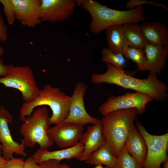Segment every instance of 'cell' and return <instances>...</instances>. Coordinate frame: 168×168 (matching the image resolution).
I'll list each match as a JSON object with an SVG mask.
<instances>
[{
  "label": "cell",
  "instance_id": "1",
  "mask_svg": "<svg viewBox=\"0 0 168 168\" xmlns=\"http://www.w3.org/2000/svg\"><path fill=\"white\" fill-rule=\"evenodd\" d=\"M106 67L104 73L91 75L93 83L98 84L106 83L133 90L146 94L157 101H164L168 99V86L158 78L156 75L149 72L147 78L140 79L130 76L124 70L110 64L107 63Z\"/></svg>",
  "mask_w": 168,
  "mask_h": 168
},
{
  "label": "cell",
  "instance_id": "2",
  "mask_svg": "<svg viewBox=\"0 0 168 168\" xmlns=\"http://www.w3.org/2000/svg\"><path fill=\"white\" fill-rule=\"evenodd\" d=\"M76 4L90 13L92 21L89 28L95 34L113 26L133 22L139 23L146 19L142 6L127 10H119L109 8L93 0H77Z\"/></svg>",
  "mask_w": 168,
  "mask_h": 168
},
{
  "label": "cell",
  "instance_id": "3",
  "mask_svg": "<svg viewBox=\"0 0 168 168\" xmlns=\"http://www.w3.org/2000/svg\"><path fill=\"white\" fill-rule=\"evenodd\" d=\"M138 114L136 108L121 109L107 114L101 119L103 135L115 157L121 152Z\"/></svg>",
  "mask_w": 168,
  "mask_h": 168
},
{
  "label": "cell",
  "instance_id": "4",
  "mask_svg": "<svg viewBox=\"0 0 168 168\" xmlns=\"http://www.w3.org/2000/svg\"><path fill=\"white\" fill-rule=\"evenodd\" d=\"M71 96L66 95L58 87L47 84L40 90L38 96L30 102H24L20 108L19 118L22 121L31 114L34 110L38 106L48 105L52 114L49 118L50 124L55 125L62 123L69 112Z\"/></svg>",
  "mask_w": 168,
  "mask_h": 168
},
{
  "label": "cell",
  "instance_id": "5",
  "mask_svg": "<svg viewBox=\"0 0 168 168\" xmlns=\"http://www.w3.org/2000/svg\"><path fill=\"white\" fill-rule=\"evenodd\" d=\"M49 118L47 108L42 106L37 108L25 119L20 133L26 146L33 148L38 144L40 148L46 149L53 145L54 142L48 133L50 125Z\"/></svg>",
  "mask_w": 168,
  "mask_h": 168
},
{
  "label": "cell",
  "instance_id": "6",
  "mask_svg": "<svg viewBox=\"0 0 168 168\" xmlns=\"http://www.w3.org/2000/svg\"><path fill=\"white\" fill-rule=\"evenodd\" d=\"M0 84L19 90L25 102H30L38 96L40 90L32 69L29 66L9 65L6 75L0 77Z\"/></svg>",
  "mask_w": 168,
  "mask_h": 168
},
{
  "label": "cell",
  "instance_id": "7",
  "mask_svg": "<svg viewBox=\"0 0 168 168\" xmlns=\"http://www.w3.org/2000/svg\"><path fill=\"white\" fill-rule=\"evenodd\" d=\"M138 130L143 138L147 146V154L142 164L143 168H161L162 163L168 160V133L161 135L149 133L138 121L136 123Z\"/></svg>",
  "mask_w": 168,
  "mask_h": 168
},
{
  "label": "cell",
  "instance_id": "8",
  "mask_svg": "<svg viewBox=\"0 0 168 168\" xmlns=\"http://www.w3.org/2000/svg\"><path fill=\"white\" fill-rule=\"evenodd\" d=\"M153 100L152 98L142 93L127 92L122 95L109 97L100 106L99 111L103 116L116 110L134 108L140 114L145 111L147 105Z\"/></svg>",
  "mask_w": 168,
  "mask_h": 168
},
{
  "label": "cell",
  "instance_id": "9",
  "mask_svg": "<svg viewBox=\"0 0 168 168\" xmlns=\"http://www.w3.org/2000/svg\"><path fill=\"white\" fill-rule=\"evenodd\" d=\"M87 88V85L82 82H79L76 84L71 96L68 114L63 122L84 126L89 124H94L99 121L90 115L86 110L84 97Z\"/></svg>",
  "mask_w": 168,
  "mask_h": 168
},
{
  "label": "cell",
  "instance_id": "10",
  "mask_svg": "<svg viewBox=\"0 0 168 168\" xmlns=\"http://www.w3.org/2000/svg\"><path fill=\"white\" fill-rule=\"evenodd\" d=\"M13 116L5 107L0 106V142L1 143L3 156L7 161L13 157L14 154L26 157L25 145L22 140L20 143L12 138L8 124H11Z\"/></svg>",
  "mask_w": 168,
  "mask_h": 168
},
{
  "label": "cell",
  "instance_id": "11",
  "mask_svg": "<svg viewBox=\"0 0 168 168\" xmlns=\"http://www.w3.org/2000/svg\"><path fill=\"white\" fill-rule=\"evenodd\" d=\"M76 5L74 0H41V21L55 23L65 21L72 14Z\"/></svg>",
  "mask_w": 168,
  "mask_h": 168
},
{
  "label": "cell",
  "instance_id": "12",
  "mask_svg": "<svg viewBox=\"0 0 168 168\" xmlns=\"http://www.w3.org/2000/svg\"><path fill=\"white\" fill-rule=\"evenodd\" d=\"M82 125L62 122L50 128L48 134L54 142L60 147L73 146L79 142L84 130Z\"/></svg>",
  "mask_w": 168,
  "mask_h": 168
},
{
  "label": "cell",
  "instance_id": "13",
  "mask_svg": "<svg viewBox=\"0 0 168 168\" xmlns=\"http://www.w3.org/2000/svg\"><path fill=\"white\" fill-rule=\"evenodd\" d=\"M16 18L24 26L33 27L41 23V0H10Z\"/></svg>",
  "mask_w": 168,
  "mask_h": 168
},
{
  "label": "cell",
  "instance_id": "14",
  "mask_svg": "<svg viewBox=\"0 0 168 168\" xmlns=\"http://www.w3.org/2000/svg\"><path fill=\"white\" fill-rule=\"evenodd\" d=\"M79 142L84 146L83 153L79 160L85 161L93 152L106 143L102 132L101 120L92 125H88L86 131L83 133Z\"/></svg>",
  "mask_w": 168,
  "mask_h": 168
},
{
  "label": "cell",
  "instance_id": "15",
  "mask_svg": "<svg viewBox=\"0 0 168 168\" xmlns=\"http://www.w3.org/2000/svg\"><path fill=\"white\" fill-rule=\"evenodd\" d=\"M84 146L79 142L72 147L65 149L49 151L48 149L40 148L33 154L32 157L38 164L49 160L60 161L64 159L75 158L79 160L84 151Z\"/></svg>",
  "mask_w": 168,
  "mask_h": 168
},
{
  "label": "cell",
  "instance_id": "16",
  "mask_svg": "<svg viewBox=\"0 0 168 168\" xmlns=\"http://www.w3.org/2000/svg\"><path fill=\"white\" fill-rule=\"evenodd\" d=\"M144 51L150 68L149 72L160 75L168 57V45L160 46L148 44Z\"/></svg>",
  "mask_w": 168,
  "mask_h": 168
},
{
  "label": "cell",
  "instance_id": "17",
  "mask_svg": "<svg viewBox=\"0 0 168 168\" xmlns=\"http://www.w3.org/2000/svg\"><path fill=\"white\" fill-rule=\"evenodd\" d=\"M140 26L144 36L149 44L160 46L168 45V30L163 24L150 21L143 23Z\"/></svg>",
  "mask_w": 168,
  "mask_h": 168
},
{
  "label": "cell",
  "instance_id": "18",
  "mask_svg": "<svg viewBox=\"0 0 168 168\" xmlns=\"http://www.w3.org/2000/svg\"><path fill=\"white\" fill-rule=\"evenodd\" d=\"M124 146L128 152L142 165L146 157L147 148L143 138L134 125L131 130Z\"/></svg>",
  "mask_w": 168,
  "mask_h": 168
},
{
  "label": "cell",
  "instance_id": "19",
  "mask_svg": "<svg viewBox=\"0 0 168 168\" xmlns=\"http://www.w3.org/2000/svg\"><path fill=\"white\" fill-rule=\"evenodd\" d=\"M123 25L113 26L106 30L108 48L114 53L122 54L129 46L128 41L123 30Z\"/></svg>",
  "mask_w": 168,
  "mask_h": 168
},
{
  "label": "cell",
  "instance_id": "20",
  "mask_svg": "<svg viewBox=\"0 0 168 168\" xmlns=\"http://www.w3.org/2000/svg\"><path fill=\"white\" fill-rule=\"evenodd\" d=\"M138 22H130L123 25L129 46L144 50L149 43L144 36Z\"/></svg>",
  "mask_w": 168,
  "mask_h": 168
},
{
  "label": "cell",
  "instance_id": "21",
  "mask_svg": "<svg viewBox=\"0 0 168 168\" xmlns=\"http://www.w3.org/2000/svg\"><path fill=\"white\" fill-rule=\"evenodd\" d=\"M116 160L117 157L106 143L92 152L85 161L89 165H104L110 168H114Z\"/></svg>",
  "mask_w": 168,
  "mask_h": 168
},
{
  "label": "cell",
  "instance_id": "22",
  "mask_svg": "<svg viewBox=\"0 0 168 168\" xmlns=\"http://www.w3.org/2000/svg\"><path fill=\"white\" fill-rule=\"evenodd\" d=\"M125 58L134 62L141 71H150V68L144 50L128 46L123 54Z\"/></svg>",
  "mask_w": 168,
  "mask_h": 168
},
{
  "label": "cell",
  "instance_id": "23",
  "mask_svg": "<svg viewBox=\"0 0 168 168\" xmlns=\"http://www.w3.org/2000/svg\"><path fill=\"white\" fill-rule=\"evenodd\" d=\"M101 56L102 62L124 70L126 64V61L122 54L114 53L108 48H104L102 50Z\"/></svg>",
  "mask_w": 168,
  "mask_h": 168
},
{
  "label": "cell",
  "instance_id": "24",
  "mask_svg": "<svg viewBox=\"0 0 168 168\" xmlns=\"http://www.w3.org/2000/svg\"><path fill=\"white\" fill-rule=\"evenodd\" d=\"M114 168H143V167L128 152L124 146L117 157Z\"/></svg>",
  "mask_w": 168,
  "mask_h": 168
},
{
  "label": "cell",
  "instance_id": "25",
  "mask_svg": "<svg viewBox=\"0 0 168 168\" xmlns=\"http://www.w3.org/2000/svg\"><path fill=\"white\" fill-rule=\"evenodd\" d=\"M3 11L8 24L12 25L16 19L15 10L10 0H0Z\"/></svg>",
  "mask_w": 168,
  "mask_h": 168
},
{
  "label": "cell",
  "instance_id": "26",
  "mask_svg": "<svg viewBox=\"0 0 168 168\" xmlns=\"http://www.w3.org/2000/svg\"><path fill=\"white\" fill-rule=\"evenodd\" d=\"M144 4H150L159 6L168 10V8L163 4H157L152 2H148L146 0H130L126 4V7L129 9H132L136 7L141 6Z\"/></svg>",
  "mask_w": 168,
  "mask_h": 168
},
{
  "label": "cell",
  "instance_id": "27",
  "mask_svg": "<svg viewBox=\"0 0 168 168\" xmlns=\"http://www.w3.org/2000/svg\"><path fill=\"white\" fill-rule=\"evenodd\" d=\"M25 161L23 158L12 157L7 161L4 168H23Z\"/></svg>",
  "mask_w": 168,
  "mask_h": 168
},
{
  "label": "cell",
  "instance_id": "28",
  "mask_svg": "<svg viewBox=\"0 0 168 168\" xmlns=\"http://www.w3.org/2000/svg\"><path fill=\"white\" fill-rule=\"evenodd\" d=\"M7 39V27L2 14L0 13V42L4 43Z\"/></svg>",
  "mask_w": 168,
  "mask_h": 168
},
{
  "label": "cell",
  "instance_id": "29",
  "mask_svg": "<svg viewBox=\"0 0 168 168\" xmlns=\"http://www.w3.org/2000/svg\"><path fill=\"white\" fill-rule=\"evenodd\" d=\"M60 164V161L49 160L40 163L39 165L40 168H58Z\"/></svg>",
  "mask_w": 168,
  "mask_h": 168
},
{
  "label": "cell",
  "instance_id": "30",
  "mask_svg": "<svg viewBox=\"0 0 168 168\" xmlns=\"http://www.w3.org/2000/svg\"><path fill=\"white\" fill-rule=\"evenodd\" d=\"M23 168H40L32 157L29 156L25 161Z\"/></svg>",
  "mask_w": 168,
  "mask_h": 168
},
{
  "label": "cell",
  "instance_id": "31",
  "mask_svg": "<svg viewBox=\"0 0 168 168\" xmlns=\"http://www.w3.org/2000/svg\"><path fill=\"white\" fill-rule=\"evenodd\" d=\"M9 65L4 64L3 61L0 56V76L3 77L7 72Z\"/></svg>",
  "mask_w": 168,
  "mask_h": 168
},
{
  "label": "cell",
  "instance_id": "32",
  "mask_svg": "<svg viewBox=\"0 0 168 168\" xmlns=\"http://www.w3.org/2000/svg\"><path fill=\"white\" fill-rule=\"evenodd\" d=\"M7 161L3 157L0 156V168H4Z\"/></svg>",
  "mask_w": 168,
  "mask_h": 168
},
{
  "label": "cell",
  "instance_id": "33",
  "mask_svg": "<svg viewBox=\"0 0 168 168\" xmlns=\"http://www.w3.org/2000/svg\"><path fill=\"white\" fill-rule=\"evenodd\" d=\"M58 168H72L71 167H70L69 166H68V165L65 164H60Z\"/></svg>",
  "mask_w": 168,
  "mask_h": 168
},
{
  "label": "cell",
  "instance_id": "34",
  "mask_svg": "<svg viewBox=\"0 0 168 168\" xmlns=\"http://www.w3.org/2000/svg\"><path fill=\"white\" fill-rule=\"evenodd\" d=\"M163 166L161 168H168V160L164 162Z\"/></svg>",
  "mask_w": 168,
  "mask_h": 168
},
{
  "label": "cell",
  "instance_id": "35",
  "mask_svg": "<svg viewBox=\"0 0 168 168\" xmlns=\"http://www.w3.org/2000/svg\"><path fill=\"white\" fill-rule=\"evenodd\" d=\"M94 168H110L107 166L104 167L102 166V165H96L95 167H94Z\"/></svg>",
  "mask_w": 168,
  "mask_h": 168
},
{
  "label": "cell",
  "instance_id": "36",
  "mask_svg": "<svg viewBox=\"0 0 168 168\" xmlns=\"http://www.w3.org/2000/svg\"><path fill=\"white\" fill-rule=\"evenodd\" d=\"M4 52V49L0 46V56H1V55L3 54Z\"/></svg>",
  "mask_w": 168,
  "mask_h": 168
},
{
  "label": "cell",
  "instance_id": "37",
  "mask_svg": "<svg viewBox=\"0 0 168 168\" xmlns=\"http://www.w3.org/2000/svg\"><path fill=\"white\" fill-rule=\"evenodd\" d=\"M2 147V145L0 143V156H1V154L2 153V152L1 151V150Z\"/></svg>",
  "mask_w": 168,
  "mask_h": 168
}]
</instances>
